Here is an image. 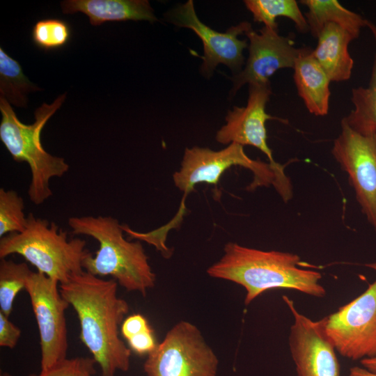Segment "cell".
<instances>
[{"instance_id": "1", "label": "cell", "mask_w": 376, "mask_h": 376, "mask_svg": "<svg viewBox=\"0 0 376 376\" xmlns=\"http://www.w3.org/2000/svg\"><path fill=\"white\" fill-rule=\"evenodd\" d=\"M117 288L115 279L105 280L86 271L59 284L61 295L79 319L80 340L98 363L102 376H113L130 368L131 350L118 331L129 306L118 297Z\"/></svg>"}, {"instance_id": "2", "label": "cell", "mask_w": 376, "mask_h": 376, "mask_svg": "<svg viewBox=\"0 0 376 376\" xmlns=\"http://www.w3.org/2000/svg\"><path fill=\"white\" fill-rule=\"evenodd\" d=\"M300 257L292 253L263 251L235 242L227 243L221 258L207 273L227 280L246 290L244 304L251 303L264 292L274 289L294 290L315 297L326 295L322 274L301 268Z\"/></svg>"}, {"instance_id": "3", "label": "cell", "mask_w": 376, "mask_h": 376, "mask_svg": "<svg viewBox=\"0 0 376 376\" xmlns=\"http://www.w3.org/2000/svg\"><path fill=\"white\" fill-rule=\"evenodd\" d=\"M68 224L73 234L91 237L99 243L95 255L84 260V271L99 277L110 276L127 290L143 295L155 285L156 276L142 244L127 240L117 219L71 217Z\"/></svg>"}, {"instance_id": "4", "label": "cell", "mask_w": 376, "mask_h": 376, "mask_svg": "<svg viewBox=\"0 0 376 376\" xmlns=\"http://www.w3.org/2000/svg\"><path fill=\"white\" fill-rule=\"evenodd\" d=\"M66 94L59 95L53 103H43L35 111V121L26 125L17 118L10 104L0 97V139L13 159L26 162L31 171L28 189L29 200L36 205L45 203L53 194L50 180L61 178L69 170L65 159L47 152L42 146L40 134L47 120L60 108Z\"/></svg>"}, {"instance_id": "5", "label": "cell", "mask_w": 376, "mask_h": 376, "mask_svg": "<svg viewBox=\"0 0 376 376\" xmlns=\"http://www.w3.org/2000/svg\"><path fill=\"white\" fill-rule=\"evenodd\" d=\"M86 246L84 240H68V233L55 222L29 213L22 232L0 239V258L18 254L37 272L61 284L84 271V260L91 254Z\"/></svg>"}, {"instance_id": "6", "label": "cell", "mask_w": 376, "mask_h": 376, "mask_svg": "<svg viewBox=\"0 0 376 376\" xmlns=\"http://www.w3.org/2000/svg\"><path fill=\"white\" fill-rule=\"evenodd\" d=\"M240 166L253 173V180L247 187L253 191L259 187L273 185L279 194L285 184L269 163L252 159L243 146L231 143L221 150L194 146L185 150L181 166L173 175L175 187L182 191L179 210L175 217L165 225L168 230L178 228L186 211L185 199L194 187L200 183L217 185L222 174L231 166Z\"/></svg>"}, {"instance_id": "7", "label": "cell", "mask_w": 376, "mask_h": 376, "mask_svg": "<svg viewBox=\"0 0 376 376\" xmlns=\"http://www.w3.org/2000/svg\"><path fill=\"white\" fill-rule=\"evenodd\" d=\"M218 359L192 323L180 321L148 355L147 376H217Z\"/></svg>"}, {"instance_id": "8", "label": "cell", "mask_w": 376, "mask_h": 376, "mask_svg": "<svg viewBox=\"0 0 376 376\" xmlns=\"http://www.w3.org/2000/svg\"><path fill=\"white\" fill-rule=\"evenodd\" d=\"M367 266L376 271V263ZM321 320L343 357L353 361L376 358V279L357 297Z\"/></svg>"}, {"instance_id": "9", "label": "cell", "mask_w": 376, "mask_h": 376, "mask_svg": "<svg viewBox=\"0 0 376 376\" xmlns=\"http://www.w3.org/2000/svg\"><path fill=\"white\" fill-rule=\"evenodd\" d=\"M59 283L38 272L29 275V294L39 330L41 372L66 359L68 351L65 310L70 306L58 289Z\"/></svg>"}, {"instance_id": "10", "label": "cell", "mask_w": 376, "mask_h": 376, "mask_svg": "<svg viewBox=\"0 0 376 376\" xmlns=\"http://www.w3.org/2000/svg\"><path fill=\"white\" fill-rule=\"evenodd\" d=\"M331 154L347 174L361 212L376 233V132L361 134L341 120Z\"/></svg>"}, {"instance_id": "11", "label": "cell", "mask_w": 376, "mask_h": 376, "mask_svg": "<svg viewBox=\"0 0 376 376\" xmlns=\"http://www.w3.org/2000/svg\"><path fill=\"white\" fill-rule=\"evenodd\" d=\"M166 18L175 26L192 30L201 40L204 53L201 71L204 76L210 77L219 64L228 66L234 75L242 70L243 50L249 45L246 40H240L238 36L251 28L249 22L244 21L224 33L219 32L199 19L191 0L169 10Z\"/></svg>"}, {"instance_id": "12", "label": "cell", "mask_w": 376, "mask_h": 376, "mask_svg": "<svg viewBox=\"0 0 376 376\" xmlns=\"http://www.w3.org/2000/svg\"><path fill=\"white\" fill-rule=\"evenodd\" d=\"M282 298L293 319L288 343L297 376H341L337 352L321 319L311 320L299 312L288 297Z\"/></svg>"}, {"instance_id": "13", "label": "cell", "mask_w": 376, "mask_h": 376, "mask_svg": "<svg viewBox=\"0 0 376 376\" xmlns=\"http://www.w3.org/2000/svg\"><path fill=\"white\" fill-rule=\"evenodd\" d=\"M272 94L269 83L249 84V97L245 107H234L226 116V123L217 132L215 139L221 144L238 143L251 146L260 150L268 158L269 163L279 175L290 181L284 172V166L275 162L267 145L266 122L281 120L266 112V105Z\"/></svg>"}, {"instance_id": "14", "label": "cell", "mask_w": 376, "mask_h": 376, "mask_svg": "<svg viewBox=\"0 0 376 376\" xmlns=\"http://www.w3.org/2000/svg\"><path fill=\"white\" fill-rule=\"evenodd\" d=\"M249 40V57L243 70L231 78V96L244 84L269 83V77L283 68H293L301 48L290 38L264 26L258 33L252 27L245 32Z\"/></svg>"}, {"instance_id": "15", "label": "cell", "mask_w": 376, "mask_h": 376, "mask_svg": "<svg viewBox=\"0 0 376 376\" xmlns=\"http://www.w3.org/2000/svg\"><path fill=\"white\" fill-rule=\"evenodd\" d=\"M61 6L65 14L81 12L86 15L93 26L106 22L157 21L147 0H65Z\"/></svg>"}, {"instance_id": "16", "label": "cell", "mask_w": 376, "mask_h": 376, "mask_svg": "<svg viewBox=\"0 0 376 376\" xmlns=\"http://www.w3.org/2000/svg\"><path fill=\"white\" fill-rule=\"evenodd\" d=\"M294 81L308 111L317 116L328 113L331 82L309 47H302L294 65Z\"/></svg>"}, {"instance_id": "17", "label": "cell", "mask_w": 376, "mask_h": 376, "mask_svg": "<svg viewBox=\"0 0 376 376\" xmlns=\"http://www.w3.org/2000/svg\"><path fill=\"white\" fill-rule=\"evenodd\" d=\"M317 38L318 44L312 49V54L330 81L348 80L354 65L348 45L354 39L348 32L332 23L327 24Z\"/></svg>"}, {"instance_id": "18", "label": "cell", "mask_w": 376, "mask_h": 376, "mask_svg": "<svg viewBox=\"0 0 376 376\" xmlns=\"http://www.w3.org/2000/svg\"><path fill=\"white\" fill-rule=\"evenodd\" d=\"M300 3L308 9L305 13L309 31L318 38L323 27L329 23L338 25L354 39L359 36L368 21L361 15L343 7L336 0H302Z\"/></svg>"}, {"instance_id": "19", "label": "cell", "mask_w": 376, "mask_h": 376, "mask_svg": "<svg viewBox=\"0 0 376 376\" xmlns=\"http://www.w3.org/2000/svg\"><path fill=\"white\" fill-rule=\"evenodd\" d=\"M367 26L376 42V26L368 21ZM351 101L354 109L345 117L350 127L361 134L376 132V54L368 86L353 88Z\"/></svg>"}, {"instance_id": "20", "label": "cell", "mask_w": 376, "mask_h": 376, "mask_svg": "<svg viewBox=\"0 0 376 376\" xmlns=\"http://www.w3.org/2000/svg\"><path fill=\"white\" fill-rule=\"evenodd\" d=\"M246 8L252 13L253 20L278 31L276 19L285 17L291 19L298 31H309L305 16L295 0H245Z\"/></svg>"}, {"instance_id": "21", "label": "cell", "mask_w": 376, "mask_h": 376, "mask_svg": "<svg viewBox=\"0 0 376 376\" xmlns=\"http://www.w3.org/2000/svg\"><path fill=\"white\" fill-rule=\"evenodd\" d=\"M23 73L19 63L0 48V94L10 104L26 107V95L40 91Z\"/></svg>"}, {"instance_id": "22", "label": "cell", "mask_w": 376, "mask_h": 376, "mask_svg": "<svg viewBox=\"0 0 376 376\" xmlns=\"http://www.w3.org/2000/svg\"><path fill=\"white\" fill-rule=\"evenodd\" d=\"M32 271L25 263L6 258L0 261V312L10 316L18 292L25 288Z\"/></svg>"}, {"instance_id": "23", "label": "cell", "mask_w": 376, "mask_h": 376, "mask_svg": "<svg viewBox=\"0 0 376 376\" xmlns=\"http://www.w3.org/2000/svg\"><path fill=\"white\" fill-rule=\"evenodd\" d=\"M22 196L13 189H0V237L22 232L26 226Z\"/></svg>"}, {"instance_id": "24", "label": "cell", "mask_w": 376, "mask_h": 376, "mask_svg": "<svg viewBox=\"0 0 376 376\" xmlns=\"http://www.w3.org/2000/svg\"><path fill=\"white\" fill-rule=\"evenodd\" d=\"M71 38V29L64 20L47 18L38 21L32 29L31 38L38 48L54 50L66 45Z\"/></svg>"}, {"instance_id": "25", "label": "cell", "mask_w": 376, "mask_h": 376, "mask_svg": "<svg viewBox=\"0 0 376 376\" xmlns=\"http://www.w3.org/2000/svg\"><path fill=\"white\" fill-rule=\"evenodd\" d=\"M93 359L77 357L66 359L51 369L40 372L38 376H85L95 373Z\"/></svg>"}, {"instance_id": "26", "label": "cell", "mask_w": 376, "mask_h": 376, "mask_svg": "<svg viewBox=\"0 0 376 376\" xmlns=\"http://www.w3.org/2000/svg\"><path fill=\"white\" fill-rule=\"evenodd\" d=\"M127 341L129 348L139 355H148L157 345L151 328L132 336Z\"/></svg>"}, {"instance_id": "27", "label": "cell", "mask_w": 376, "mask_h": 376, "mask_svg": "<svg viewBox=\"0 0 376 376\" xmlns=\"http://www.w3.org/2000/svg\"><path fill=\"white\" fill-rule=\"evenodd\" d=\"M21 336V330L0 312V346L14 348Z\"/></svg>"}, {"instance_id": "28", "label": "cell", "mask_w": 376, "mask_h": 376, "mask_svg": "<svg viewBox=\"0 0 376 376\" xmlns=\"http://www.w3.org/2000/svg\"><path fill=\"white\" fill-rule=\"evenodd\" d=\"M150 329L146 318L141 314L128 316L121 324L120 332L127 340L132 336Z\"/></svg>"}, {"instance_id": "29", "label": "cell", "mask_w": 376, "mask_h": 376, "mask_svg": "<svg viewBox=\"0 0 376 376\" xmlns=\"http://www.w3.org/2000/svg\"><path fill=\"white\" fill-rule=\"evenodd\" d=\"M348 376H376V374L362 366H354L350 368Z\"/></svg>"}, {"instance_id": "30", "label": "cell", "mask_w": 376, "mask_h": 376, "mask_svg": "<svg viewBox=\"0 0 376 376\" xmlns=\"http://www.w3.org/2000/svg\"><path fill=\"white\" fill-rule=\"evenodd\" d=\"M360 363L362 367L376 374V358L363 359Z\"/></svg>"}, {"instance_id": "31", "label": "cell", "mask_w": 376, "mask_h": 376, "mask_svg": "<svg viewBox=\"0 0 376 376\" xmlns=\"http://www.w3.org/2000/svg\"><path fill=\"white\" fill-rule=\"evenodd\" d=\"M0 376H10V375H8V374H5V373H3V374H1V375H0Z\"/></svg>"}, {"instance_id": "32", "label": "cell", "mask_w": 376, "mask_h": 376, "mask_svg": "<svg viewBox=\"0 0 376 376\" xmlns=\"http://www.w3.org/2000/svg\"><path fill=\"white\" fill-rule=\"evenodd\" d=\"M91 375H91V374H88V375H85V376H91Z\"/></svg>"}]
</instances>
